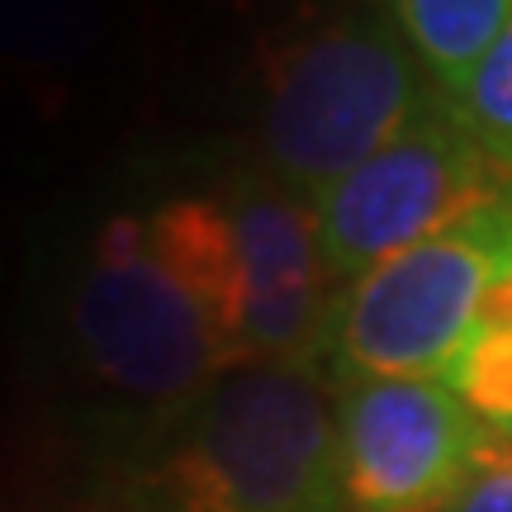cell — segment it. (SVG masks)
Returning a JSON list of instances; mask_svg holds the SVG:
<instances>
[{
	"label": "cell",
	"instance_id": "obj_11",
	"mask_svg": "<svg viewBox=\"0 0 512 512\" xmlns=\"http://www.w3.org/2000/svg\"><path fill=\"white\" fill-rule=\"evenodd\" d=\"M446 105L465 124V133L512 171V19L494 38V48L484 53L475 76Z\"/></svg>",
	"mask_w": 512,
	"mask_h": 512
},
{
	"label": "cell",
	"instance_id": "obj_10",
	"mask_svg": "<svg viewBox=\"0 0 512 512\" xmlns=\"http://www.w3.org/2000/svg\"><path fill=\"white\" fill-rule=\"evenodd\" d=\"M441 384L494 437H512V328H479L441 375Z\"/></svg>",
	"mask_w": 512,
	"mask_h": 512
},
{
	"label": "cell",
	"instance_id": "obj_12",
	"mask_svg": "<svg viewBox=\"0 0 512 512\" xmlns=\"http://www.w3.org/2000/svg\"><path fill=\"white\" fill-rule=\"evenodd\" d=\"M441 512H512V437L489 432L470 479L460 484V494Z\"/></svg>",
	"mask_w": 512,
	"mask_h": 512
},
{
	"label": "cell",
	"instance_id": "obj_8",
	"mask_svg": "<svg viewBox=\"0 0 512 512\" xmlns=\"http://www.w3.org/2000/svg\"><path fill=\"white\" fill-rule=\"evenodd\" d=\"M389 15L446 100L475 76L512 19V0H389Z\"/></svg>",
	"mask_w": 512,
	"mask_h": 512
},
{
	"label": "cell",
	"instance_id": "obj_5",
	"mask_svg": "<svg viewBox=\"0 0 512 512\" xmlns=\"http://www.w3.org/2000/svg\"><path fill=\"white\" fill-rule=\"evenodd\" d=\"M508 190L512 171L465 133L446 100H437L394 143L313 200L337 290Z\"/></svg>",
	"mask_w": 512,
	"mask_h": 512
},
{
	"label": "cell",
	"instance_id": "obj_1",
	"mask_svg": "<svg viewBox=\"0 0 512 512\" xmlns=\"http://www.w3.org/2000/svg\"><path fill=\"white\" fill-rule=\"evenodd\" d=\"M72 342L95 384L157 418L242 370V261L219 195H166L100 223Z\"/></svg>",
	"mask_w": 512,
	"mask_h": 512
},
{
	"label": "cell",
	"instance_id": "obj_6",
	"mask_svg": "<svg viewBox=\"0 0 512 512\" xmlns=\"http://www.w3.org/2000/svg\"><path fill=\"white\" fill-rule=\"evenodd\" d=\"M337 432L351 512H441L489 441L441 380L337 384Z\"/></svg>",
	"mask_w": 512,
	"mask_h": 512
},
{
	"label": "cell",
	"instance_id": "obj_4",
	"mask_svg": "<svg viewBox=\"0 0 512 512\" xmlns=\"http://www.w3.org/2000/svg\"><path fill=\"white\" fill-rule=\"evenodd\" d=\"M512 266V190L375 266L337 294L328 351L337 384L441 380L479 332L484 299Z\"/></svg>",
	"mask_w": 512,
	"mask_h": 512
},
{
	"label": "cell",
	"instance_id": "obj_7",
	"mask_svg": "<svg viewBox=\"0 0 512 512\" xmlns=\"http://www.w3.org/2000/svg\"><path fill=\"white\" fill-rule=\"evenodd\" d=\"M242 261V366H318L328 351L337 280L318 209L271 171H242L219 195Z\"/></svg>",
	"mask_w": 512,
	"mask_h": 512
},
{
	"label": "cell",
	"instance_id": "obj_3",
	"mask_svg": "<svg viewBox=\"0 0 512 512\" xmlns=\"http://www.w3.org/2000/svg\"><path fill=\"white\" fill-rule=\"evenodd\" d=\"M422 72L399 24L375 15H342L290 38L266 72V171L304 200H318L446 100Z\"/></svg>",
	"mask_w": 512,
	"mask_h": 512
},
{
	"label": "cell",
	"instance_id": "obj_2",
	"mask_svg": "<svg viewBox=\"0 0 512 512\" xmlns=\"http://www.w3.org/2000/svg\"><path fill=\"white\" fill-rule=\"evenodd\" d=\"M133 512H351L337 394L309 366H242L152 422Z\"/></svg>",
	"mask_w": 512,
	"mask_h": 512
},
{
	"label": "cell",
	"instance_id": "obj_9",
	"mask_svg": "<svg viewBox=\"0 0 512 512\" xmlns=\"http://www.w3.org/2000/svg\"><path fill=\"white\" fill-rule=\"evenodd\" d=\"M95 29V0H0V53L19 62L76 57Z\"/></svg>",
	"mask_w": 512,
	"mask_h": 512
}]
</instances>
